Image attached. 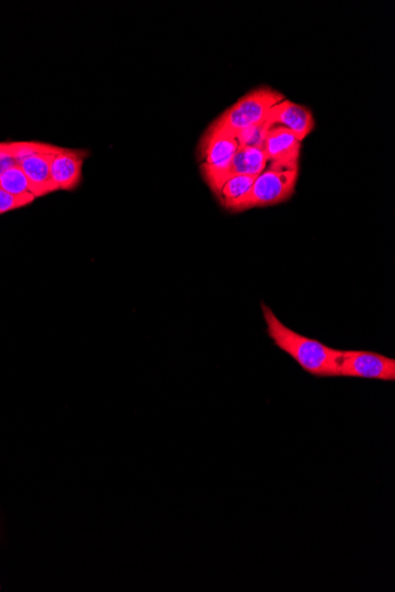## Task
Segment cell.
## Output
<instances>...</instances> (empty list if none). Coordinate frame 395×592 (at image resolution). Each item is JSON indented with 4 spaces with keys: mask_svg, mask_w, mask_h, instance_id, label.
Listing matches in <instances>:
<instances>
[{
    "mask_svg": "<svg viewBox=\"0 0 395 592\" xmlns=\"http://www.w3.org/2000/svg\"><path fill=\"white\" fill-rule=\"evenodd\" d=\"M267 334L277 348L288 354L299 366L316 377L338 376L340 351L303 336L284 325L274 311L262 304Z\"/></svg>",
    "mask_w": 395,
    "mask_h": 592,
    "instance_id": "6da1fadb",
    "label": "cell"
},
{
    "mask_svg": "<svg viewBox=\"0 0 395 592\" xmlns=\"http://www.w3.org/2000/svg\"><path fill=\"white\" fill-rule=\"evenodd\" d=\"M299 167L268 165L258 175L250 190L233 203L228 211L243 212L256 207H267L284 203L293 197Z\"/></svg>",
    "mask_w": 395,
    "mask_h": 592,
    "instance_id": "7a4b0ae2",
    "label": "cell"
},
{
    "mask_svg": "<svg viewBox=\"0 0 395 592\" xmlns=\"http://www.w3.org/2000/svg\"><path fill=\"white\" fill-rule=\"evenodd\" d=\"M284 99L286 97L274 89L258 88L225 110L215 122L236 134L267 120L270 110Z\"/></svg>",
    "mask_w": 395,
    "mask_h": 592,
    "instance_id": "3957f363",
    "label": "cell"
},
{
    "mask_svg": "<svg viewBox=\"0 0 395 592\" xmlns=\"http://www.w3.org/2000/svg\"><path fill=\"white\" fill-rule=\"evenodd\" d=\"M338 376L394 382L395 360L372 351L341 350Z\"/></svg>",
    "mask_w": 395,
    "mask_h": 592,
    "instance_id": "277c9868",
    "label": "cell"
},
{
    "mask_svg": "<svg viewBox=\"0 0 395 592\" xmlns=\"http://www.w3.org/2000/svg\"><path fill=\"white\" fill-rule=\"evenodd\" d=\"M238 148L236 134L213 122L199 145V155L203 161L200 169L204 179L228 166Z\"/></svg>",
    "mask_w": 395,
    "mask_h": 592,
    "instance_id": "5b68a950",
    "label": "cell"
},
{
    "mask_svg": "<svg viewBox=\"0 0 395 592\" xmlns=\"http://www.w3.org/2000/svg\"><path fill=\"white\" fill-rule=\"evenodd\" d=\"M268 166L267 155L264 151L254 148L239 147L235 155L222 171L206 178V184L209 185L212 192L215 193L220 186L231 178L239 177V175H252L258 177Z\"/></svg>",
    "mask_w": 395,
    "mask_h": 592,
    "instance_id": "8992f818",
    "label": "cell"
},
{
    "mask_svg": "<svg viewBox=\"0 0 395 592\" xmlns=\"http://www.w3.org/2000/svg\"><path fill=\"white\" fill-rule=\"evenodd\" d=\"M301 141L283 127H270L265 138L264 153L268 165L299 167Z\"/></svg>",
    "mask_w": 395,
    "mask_h": 592,
    "instance_id": "52a82bcc",
    "label": "cell"
},
{
    "mask_svg": "<svg viewBox=\"0 0 395 592\" xmlns=\"http://www.w3.org/2000/svg\"><path fill=\"white\" fill-rule=\"evenodd\" d=\"M267 122L270 127L278 126L290 130L301 142L315 127L314 117L309 109L286 99L270 110Z\"/></svg>",
    "mask_w": 395,
    "mask_h": 592,
    "instance_id": "ba28073f",
    "label": "cell"
},
{
    "mask_svg": "<svg viewBox=\"0 0 395 592\" xmlns=\"http://www.w3.org/2000/svg\"><path fill=\"white\" fill-rule=\"evenodd\" d=\"M86 152L62 148L51 162V178L57 191H71L79 186Z\"/></svg>",
    "mask_w": 395,
    "mask_h": 592,
    "instance_id": "9c48e42d",
    "label": "cell"
},
{
    "mask_svg": "<svg viewBox=\"0 0 395 592\" xmlns=\"http://www.w3.org/2000/svg\"><path fill=\"white\" fill-rule=\"evenodd\" d=\"M58 152L32 154L18 161V166L27 175L32 193L36 198L57 191L53 178H51V162Z\"/></svg>",
    "mask_w": 395,
    "mask_h": 592,
    "instance_id": "30bf717a",
    "label": "cell"
},
{
    "mask_svg": "<svg viewBox=\"0 0 395 592\" xmlns=\"http://www.w3.org/2000/svg\"><path fill=\"white\" fill-rule=\"evenodd\" d=\"M257 177L252 175H239V177L231 178L225 181L222 186L215 192L219 203L229 210L230 206L235 203L236 200L242 198L243 195L250 190L252 184Z\"/></svg>",
    "mask_w": 395,
    "mask_h": 592,
    "instance_id": "8fae6325",
    "label": "cell"
},
{
    "mask_svg": "<svg viewBox=\"0 0 395 592\" xmlns=\"http://www.w3.org/2000/svg\"><path fill=\"white\" fill-rule=\"evenodd\" d=\"M0 188L14 195H34L27 175L18 165L5 169L3 173H0Z\"/></svg>",
    "mask_w": 395,
    "mask_h": 592,
    "instance_id": "7c38bea8",
    "label": "cell"
},
{
    "mask_svg": "<svg viewBox=\"0 0 395 592\" xmlns=\"http://www.w3.org/2000/svg\"><path fill=\"white\" fill-rule=\"evenodd\" d=\"M269 128V123L265 120L257 123V125L241 130V132L236 133L238 146L264 151L265 138H267Z\"/></svg>",
    "mask_w": 395,
    "mask_h": 592,
    "instance_id": "4fadbf2b",
    "label": "cell"
},
{
    "mask_svg": "<svg viewBox=\"0 0 395 592\" xmlns=\"http://www.w3.org/2000/svg\"><path fill=\"white\" fill-rule=\"evenodd\" d=\"M36 198L34 195H14L8 192H5L0 188V216L3 214L18 210V208H22L32 204Z\"/></svg>",
    "mask_w": 395,
    "mask_h": 592,
    "instance_id": "5bb4252c",
    "label": "cell"
},
{
    "mask_svg": "<svg viewBox=\"0 0 395 592\" xmlns=\"http://www.w3.org/2000/svg\"><path fill=\"white\" fill-rule=\"evenodd\" d=\"M9 143H0V156H2L6 151H8Z\"/></svg>",
    "mask_w": 395,
    "mask_h": 592,
    "instance_id": "9a60e30c",
    "label": "cell"
}]
</instances>
